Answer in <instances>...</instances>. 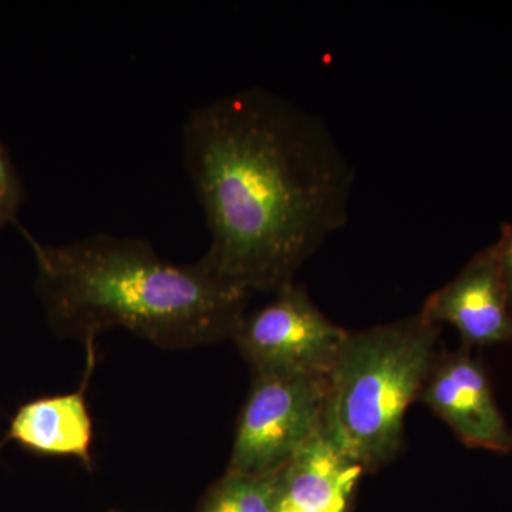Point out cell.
<instances>
[{"mask_svg": "<svg viewBox=\"0 0 512 512\" xmlns=\"http://www.w3.org/2000/svg\"><path fill=\"white\" fill-rule=\"evenodd\" d=\"M185 170L210 232L198 261L245 291L275 293L349 220L355 170L328 126L252 87L183 126Z\"/></svg>", "mask_w": 512, "mask_h": 512, "instance_id": "obj_1", "label": "cell"}, {"mask_svg": "<svg viewBox=\"0 0 512 512\" xmlns=\"http://www.w3.org/2000/svg\"><path fill=\"white\" fill-rule=\"evenodd\" d=\"M37 266L36 291L62 338L94 345L101 332L126 329L165 350L234 338L252 293L200 261L175 265L144 238L87 235L43 245L20 225Z\"/></svg>", "mask_w": 512, "mask_h": 512, "instance_id": "obj_2", "label": "cell"}, {"mask_svg": "<svg viewBox=\"0 0 512 512\" xmlns=\"http://www.w3.org/2000/svg\"><path fill=\"white\" fill-rule=\"evenodd\" d=\"M281 473L252 477L225 473L195 512H278Z\"/></svg>", "mask_w": 512, "mask_h": 512, "instance_id": "obj_10", "label": "cell"}, {"mask_svg": "<svg viewBox=\"0 0 512 512\" xmlns=\"http://www.w3.org/2000/svg\"><path fill=\"white\" fill-rule=\"evenodd\" d=\"M440 325L423 312L348 332L328 376L325 424L363 471L402 450L404 417L436 360Z\"/></svg>", "mask_w": 512, "mask_h": 512, "instance_id": "obj_3", "label": "cell"}, {"mask_svg": "<svg viewBox=\"0 0 512 512\" xmlns=\"http://www.w3.org/2000/svg\"><path fill=\"white\" fill-rule=\"evenodd\" d=\"M494 248L512 308V224L504 225L500 238L494 242Z\"/></svg>", "mask_w": 512, "mask_h": 512, "instance_id": "obj_12", "label": "cell"}, {"mask_svg": "<svg viewBox=\"0 0 512 512\" xmlns=\"http://www.w3.org/2000/svg\"><path fill=\"white\" fill-rule=\"evenodd\" d=\"M419 400L467 447L512 453V429L495 402L484 363L471 349L437 353Z\"/></svg>", "mask_w": 512, "mask_h": 512, "instance_id": "obj_6", "label": "cell"}, {"mask_svg": "<svg viewBox=\"0 0 512 512\" xmlns=\"http://www.w3.org/2000/svg\"><path fill=\"white\" fill-rule=\"evenodd\" d=\"M278 512H306V511L278 510Z\"/></svg>", "mask_w": 512, "mask_h": 512, "instance_id": "obj_13", "label": "cell"}, {"mask_svg": "<svg viewBox=\"0 0 512 512\" xmlns=\"http://www.w3.org/2000/svg\"><path fill=\"white\" fill-rule=\"evenodd\" d=\"M346 336L293 281L247 313L232 340L252 373L329 376Z\"/></svg>", "mask_w": 512, "mask_h": 512, "instance_id": "obj_5", "label": "cell"}, {"mask_svg": "<svg viewBox=\"0 0 512 512\" xmlns=\"http://www.w3.org/2000/svg\"><path fill=\"white\" fill-rule=\"evenodd\" d=\"M326 400L328 376L252 373L227 473L252 477L281 473L323 426Z\"/></svg>", "mask_w": 512, "mask_h": 512, "instance_id": "obj_4", "label": "cell"}, {"mask_svg": "<svg viewBox=\"0 0 512 512\" xmlns=\"http://www.w3.org/2000/svg\"><path fill=\"white\" fill-rule=\"evenodd\" d=\"M110 512H114V511H110Z\"/></svg>", "mask_w": 512, "mask_h": 512, "instance_id": "obj_14", "label": "cell"}, {"mask_svg": "<svg viewBox=\"0 0 512 512\" xmlns=\"http://www.w3.org/2000/svg\"><path fill=\"white\" fill-rule=\"evenodd\" d=\"M362 473L323 424L281 471L279 510L346 512Z\"/></svg>", "mask_w": 512, "mask_h": 512, "instance_id": "obj_8", "label": "cell"}, {"mask_svg": "<svg viewBox=\"0 0 512 512\" xmlns=\"http://www.w3.org/2000/svg\"><path fill=\"white\" fill-rule=\"evenodd\" d=\"M86 348L87 370L82 389L43 397L20 407L0 447L15 440L36 453L76 457L89 470L92 468L93 423L84 392L94 367V345Z\"/></svg>", "mask_w": 512, "mask_h": 512, "instance_id": "obj_9", "label": "cell"}, {"mask_svg": "<svg viewBox=\"0 0 512 512\" xmlns=\"http://www.w3.org/2000/svg\"><path fill=\"white\" fill-rule=\"evenodd\" d=\"M25 191L16 173L8 151L0 143V228L6 225L20 227L19 212L22 208Z\"/></svg>", "mask_w": 512, "mask_h": 512, "instance_id": "obj_11", "label": "cell"}, {"mask_svg": "<svg viewBox=\"0 0 512 512\" xmlns=\"http://www.w3.org/2000/svg\"><path fill=\"white\" fill-rule=\"evenodd\" d=\"M421 312L453 326L461 348L512 343V308L494 244L477 252L453 281L431 293Z\"/></svg>", "mask_w": 512, "mask_h": 512, "instance_id": "obj_7", "label": "cell"}]
</instances>
